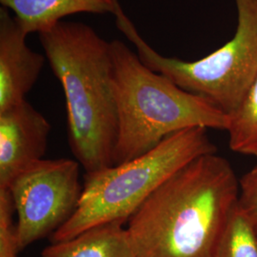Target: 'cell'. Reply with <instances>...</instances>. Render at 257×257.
Masks as SVG:
<instances>
[{
	"mask_svg": "<svg viewBox=\"0 0 257 257\" xmlns=\"http://www.w3.org/2000/svg\"><path fill=\"white\" fill-rule=\"evenodd\" d=\"M80 166L69 158L41 159L19 173L5 188L18 217L20 250L52 236L73 216L82 195Z\"/></svg>",
	"mask_w": 257,
	"mask_h": 257,
	"instance_id": "8992f818",
	"label": "cell"
},
{
	"mask_svg": "<svg viewBox=\"0 0 257 257\" xmlns=\"http://www.w3.org/2000/svg\"><path fill=\"white\" fill-rule=\"evenodd\" d=\"M15 206L8 189L0 188V257H18L19 248Z\"/></svg>",
	"mask_w": 257,
	"mask_h": 257,
	"instance_id": "4fadbf2b",
	"label": "cell"
},
{
	"mask_svg": "<svg viewBox=\"0 0 257 257\" xmlns=\"http://www.w3.org/2000/svg\"><path fill=\"white\" fill-rule=\"evenodd\" d=\"M214 257H257V232L236 206Z\"/></svg>",
	"mask_w": 257,
	"mask_h": 257,
	"instance_id": "7c38bea8",
	"label": "cell"
},
{
	"mask_svg": "<svg viewBox=\"0 0 257 257\" xmlns=\"http://www.w3.org/2000/svg\"><path fill=\"white\" fill-rule=\"evenodd\" d=\"M239 180L217 153L183 166L128 219L138 257H214L237 206Z\"/></svg>",
	"mask_w": 257,
	"mask_h": 257,
	"instance_id": "6da1fadb",
	"label": "cell"
},
{
	"mask_svg": "<svg viewBox=\"0 0 257 257\" xmlns=\"http://www.w3.org/2000/svg\"><path fill=\"white\" fill-rule=\"evenodd\" d=\"M202 127L175 133L143 156L94 173H86L73 216L51 236L56 243L109 223H128L132 215L168 178L193 159L217 153Z\"/></svg>",
	"mask_w": 257,
	"mask_h": 257,
	"instance_id": "277c9868",
	"label": "cell"
},
{
	"mask_svg": "<svg viewBox=\"0 0 257 257\" xmlns=\"http://www.w3.org/2000/svg\"><path fill=\"white\" fill-rule=\"evenodd\" d=\"M41 257H138L127 229L109 223L85 230L74 238L52 243Z\"/></svg>",
	"mask_w": 257,
	"mask_h": 257,
	"instance_id": "30bf717a",
	"label": "cell"
},
{
	"mask_svg": "<svg viewBox=\"0 0 257 257\" xmlns=\"http://www.w3.org/2000/svg\"><path fill=\"white\" fill-rule=\"evenodd\" d=\"M227 132L231 151L257 158V75L238 108L230 114Z\"/></svg>",
	"mask_w": 257,
	"mask_h": 257,
	"instance_id": "8fae6325",
	"label": "cell"
},
{
	"mask_svg": "<svg viewBox=\"0 0 257 257\" xmlns=\"http://www.w3.org/2000/svg\"><path fill=\"white\" fill-rule=\"evenodd\" d=\"M63 88L70 147L86 173L113 166L117 109L110 42L82 22L61 21L39 34Z\"/></svg>",
	"mask_w": 257,
	"mask_h": 257,
	"instance_id": "7a4b0ae2",
	"label": "cell"
},
{
	"mask_svg": "<svg viewBox=\"0 0 257 257\" xmlns=\"http://www.w3.org/2000/svg\"><path fill=\"white\" fill-rule=\"evenodd\" d=\"M238 23L234 37L205 57L185 61L160 55L139 34L116 5L115 24L135 45L140 60L179 88L199 95L230 116L238 108L257 75V0H235Z\"/></svg>",
	"mask_w": 257,
	"mask_h": 257,
	"instance_id": "5b68a950",
	"label": "cell"
},
{
	"mask_svg": "<svg viewBox=\"0 0 257 257\" xmlns=\"http://www.w3.org/2000/svg\"><path fill=\"white\" fill-rule=\"evenodd\" d=\"M51 124L27 100L0 111V188L43 159Z\"/></svg>",
	"mask_w": 257,
	"mask_h": 257,
	"instance_id": "52a82bcc",
	"label": "cell"
},
{
	"mask_svg": "<svg viewBox=\"0 0 257 257\" xmlns=\"http://www.w3.org/2000/svg\"><path fill=\"white\" fill-rule=\"evenodd\" d=\"M28 34L9 12L0 9V111L26 100L46 56L28 46Z\"/></svg>",
	"mask_w": 257,
	"mask_h": 257,
	"instance_id": "ba28073f",
	"label": "cell"
},
{
	"mask_svg": "<svg viewBox=\"0 0 257 257\" xmlns=\"http://www.w3.org/2000/svg\"><path fill=\"white\" fill-rule=\"evenodd\" d=\"M118 0H0L28 35L42 34L63 19L78 15H113Z\"/></svg>",
	"mask_w": 257,
	"mask_h": 257,
	"instance_id": "9c48e42d",
	"label": "cell"
},
{
	"mask_svg": "<svg viewBox=\"0 0 257 257\" xmlns=\"http://www.w3.org/2000/svg\"><path fill=\"white\" fill-rule=\"evenodd\" d=\"M117 138L113 166L143 156L169 136L202 127L228 131L230 116L144 64L121 40L110 41Z\"/></svg>",
	"mask_w": 257,
	"mask_h": 257,
	"instance_id": "3957f363",
	"label": "cell"
},
{
	"mask_svg": "<svg viewBox=\"0 0 257 257\" xmlns=\"http://www.w3.org/2000/svg\"><path fill=\"white\" fill-rule=\"evenodd\" d=\"M237 207L257 232V164L239 179Z\"/></svg>",
	"mask_w": 257,
	"mask_h": 257,
	"instance_id": "5bb4252c",
	"label": "cell"
}]
</instances>
